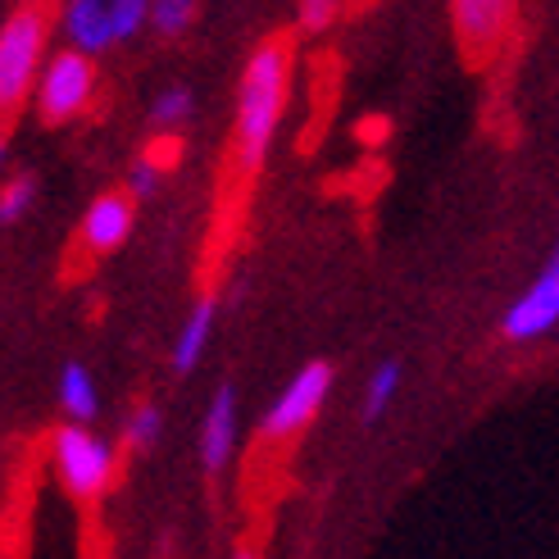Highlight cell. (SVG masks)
I'll list each match as a JSON object with an SVG mask.
<instances>
[{"label": "cell", "mask_w": 559, "mask_h": 559, "mask_svg": "<svg viewBox=\"0 0 559 559\" xmlns=\"http://www.w3.org/2000/svg\"><path fill=\"white\" fill-rule=\"evenodd\" d=\"M287 78H292V37H269L246 64L241 92H237V128H233V174L246 187L260 174L269 136L283 119L287 105Z\"/></svg>", "instance_id": "cell-1"}, {"label": "cell", "mask_w": 559, "mask_h": 559, "mask_svg": "<svg viewBox=\"0 0 559 559\" xmlns=\"http://www.w3.org/2000/svg\"><path fill=\"white\" fill-rule=\"evenodd\" d=\"M50 10H55V0H23L5 19V27H0V109H5V123H14L27 87L41 78L37 69H41V41H46Z\"/></svg>", "instance_id": "cell-2"}, {"label": "cell", "mask_w": 559, "mask_h": 559, "mask_svg": "<svg viewBox=\"0 0 559 559\" xmlns=\"http://www.w3.org/2000/svg\"><path fill=\"white\" fill-rule=\"evenodd\" d=\"M96 69L87 50H60L50 55V64L37 78V109L46 123H69L82 105L92 100Z\"/></svg>", "instance_id": "cell-3"}, {"label": "cell", "mask_w": 559, "mask_h": 559, "mask_svg": "<svg viewBox=\"0 0 559 559\" xmlns=\"http://www.w3.org/2000/svg\"><path fill=\"white\" fill-rule=\"evenodd\" d=\"M55 468L73 496H100L115 473V451L105 441H96L87 428H60L55 432Z\"/></svg>", "instance_id": "cell-4"}, {"label": "cell", "mask_w": 559, "mask_h": 559, "mask_svg": "<svg viewBox=\"0 0 559 559\" xmlns=\"http://www.w3.org/2000/svg\"><path fill=\"white\" fill-rule=\"evenodd\" d=\"M455 41L468 64H487L514 23V0H451Z\"/></svg>", "instance_id": "cell-5"}, {"label": "cell", "mask_w": 559, "mask_h": 559, "mask_svg": "<svg viewBox=\"0 0 559 559\" xmlns=\"http://www.w3.org/2000/svg\"><path fill=\"white\" fill-rule=\"evenodd\" d=\"M328 386H332V369L323 365H305L292 382H287V391L277 396V405L264 414V437H292V432H300L310 418L319 414V405H323V396H328Z\"/></svg>", "instance_id": "cell-6"}, {"label": "cell", "mask_w": 559, "mask_h": 559, "mask_svg": "<svg viewBox=\"0 0 559 559\" xmlns=\"http://www.w3.org/2000/svg\"><path fill=\"white\" fill-rule=\"evenodd\" d=\"M555 323H559V241L550 250L546 269L537 273V283L510 305L506 328L500 332H506L510 342H533V337H542V332H550Z\"/></svg>", "instance_id": "cell-7"}, {"label": "cell", "mask_w": 559, "mask_h": 559, "mask_svg": "<svg viewBox=\"0 0 559 559\" xmlns=\"http://www.w3.org/2000/svg\"><path fill=\"white\" fill-rule=\"evenodd\" d=\"M132 191H105L87 205V218H82V246L92 250V255H109V250H119L132 233Z\"/></svg>", "instance_id": "cell-8"}, {"label": "cell", "mask_w": 559, "mask_h": 559, "mask_svg": "<svg viewBox=\"0 0 559 559\" xmlns=\"http://www.w3.org/2000/svg\"><path fill=\"white\" fill-rule=\"evenodd\" d=\"M233 441H237V391L223 382L214 391V405L205 414V432H201V460L210 473H218L233 455Z\"/></svg>", "instance_id": "cell-9"}, {"label": "cell", "mask_w": 559, "mask_h": 559, "mask_svg": "<svg viewBox=\"0 0 559 559\" xmlns=\"http://www.w3.org/2000/svg\"><path fill=\"white\" fill-rule=\"evenodd\" d=\"M64 33L73 41V50H105L115 41V19H109V0H69L64 10Z\"/></svg>", "instance_id": "cell-10"}, {"label": "cell", "mask_w": 559, "mask_h": 559, "mask_svg": "<svg viewBox=\"0 0 559 559\" xmlns=\"http://www.w3.org/2000/svg\"><path fill=\"white\" fill-rule=\"evenodd\" d=\"M210 328H214V300H201V305L191 310V319L182 323V332H178V346H174V369H178V373H191L195 359L205 355Z\"/></svg>", "instance_id": "cell-11"}, {"label": "cell", "mask_w": 559, "mask_h": 559, "mask_svg": "<svg viewBox=\"0 0 559 559\" xmlns=\"http://www.w3.org/2000/svg\"><path fill=\"white\" fill-rule=\"evenodd\" d=\"M60 405L73 418H92L96 414V386H92V373L82 365H64V373H60Z\"/></svg>", "instance_id": "cell-12"}, {"label": "cell", "mask_w": 559, "mask_h": 559, "mask_svg": "<svg viewBox=\"0 0 559 559\" xmlns=\"http://www.w3.org/2000/svg\"><path fill=\"white\" fill-rule=\"evenodd\" d=\"M151 14H155V0H109V19H115V41L136 37Z\"/></svg>", "instance_id": "cell-13"}, {"label": "cell", "mask_w": 559, "mask_h": 559, "mask_svg": "<svg viewBox=\"0 0 559 559\" xmlns=\"http://www.w3.org/2000/svg\"><path fill=\"white\" fill-rule=\"evenodd\" d=\"M396 386H401V365H382V369L369 378V391H365V418H369V424H378V414L391 405Z\"/></svg>", "instance_id": "cell-14"}, {"label": "cell", "mask_w": 559, "mask_h": 559, "mask_svg": "<svg viewBox=\"0 0 559 559\" xmlns=\"http://www.w3.org/2000/svg\"><path fill=\"white\" fill-rule=\"evenodd\" d=\"M155 27L159 37H182L187 23L195 19V0H155Z\"/></svg>", "instance_id": "cell-15"}, {"label": "cell", "mask_w": 559, "mask_h": 559, "mask_svg": "<svg viewBox=\"0 0 559 559\" xmlns=\"http://www.w3.org/2000/svg\"><path fill=\"white\" fill-rule=\"evenodd\" d=\"M27 205H33V178H10L5 191H0V218L14 223L27 214Z\"/></svg>", "instance_id": "cell-16"}, {"label": "cell", "mask_w": 559, "mask_h": 559, "mask_svg": "<svg viewBox=\"0 0 559 559\" xmlns=\"http://www.w3.org/2000/svg\"><path fill=\"white\" fill-rule=\"evenodd\" d=\"M187 109H191V92H187V87H169V92H159L151 119H155V123H178Z\"/></svg>", "instance_id": "cell-17"}, {"label": "cell", "mask_w": 559, "mask_h": 559, "mask_svg": "<svg viewBox=\"0 0 559 559\" xmlns=\"http://www.w3.org/2000/svg\"><path fill=\"white\" fill-rule=\"evenodd\" d=\"M159 437V409L155 405H142L132 414V424H128V441L136 445V451H146V445Z\"/></svg>", "instance_id": "cell-18"}, {"label": "cell", "mask_w": 559, "mask_h": 559, "mask_svg": "<svg viewBox=\"0 0 559 559\" xmlns=\"http://www.w3.org/2000/svg\"><path fill=\"white\" fill-rule=\"evenodd\" d=\"M337 0H300V27L305 33H323V27H332V19H337Z\"/></svg>", "instance_id": "cell-19"}, {"label": "cell", "mask_w": 559, "mask_h": 559, "mask_svg": "<svg viewBox=\"0 0 559 559\" xmlns=\"http://www.w3.org/2000/svg\"><path fill=\"white\" fill-rule=\"evenodd\" d=\"M178 155H182V142H178V136H159V142H151V146H146V155H142V159H151L155 169L164 174V169H174V164H178Z\"/></svg>", "instance_id": "cell-20"}, {"label": "cell", "mask_w": 559, "mask_h": 559, "mask_svg": "<svg viewBox=\"0 0 559 559\" xmlns=\"http://www.w3.org/2000/svg\"><path fill=\"white\" fill-rule=\"evenodd\" d=\"M155 187H159V169H155L151 159H142V164L132 169V178H128V191L136 195V201H142V195H151Z\"/></svg>", "instance_id": "cell-21"}, {"label": "cell", "mask_w": 559, "mask_h": 559, "mask_svg": "<svg viewBox=\"0 0 559 559\" xmlns=\"http://www.w3.org/2000/svg\"><path fill=\"white\" fill-rule=\"evenodd\" d=\"M355 136H359V142H365V146H382L386 142V119H359V128H355Z\"/></svg>", "instance_id": "cell-22"}, {"label": "cell", "mask_w": 559, "mask_h": 559, "mask_svg": "<svg viewBox=\"0 0 559 559\" xmlns=\"http://www.w3.org/2000/svg\"><path fill=\"white\" fill-rule=\"evenodd\" d=\"M237 559H260V555H250V550H241V555H237Z\"/></svg>", "instance_id": "cell-23"}]
</instances>
